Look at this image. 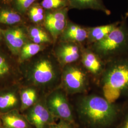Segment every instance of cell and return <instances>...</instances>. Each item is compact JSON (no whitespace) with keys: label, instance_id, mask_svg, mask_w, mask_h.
Masks as SVG:
<instances>
[{"label":"cell","instance_id":"cell-1","mask_svg":"<svg viewBox=\"0 0 128 128\" xmlns=\"http://www.w3.org/2000/svg\"><path fill=\"white\" fill-rule=\"evenodd\" d=\"M77 106L80 119L92 128L109 127L114 122L118 114L114 104L104 97L97 96L82 97Z\"/></svg>","mask_w":128,"mask_h":128},{"label":"cell","instance_id":"cell-2","mask_svg":"<svg viewBox=\"0 0 128 128\" xmlns=\"http://www.w3.org/2000/svg\"><path fill=\"white\" fill-rule=\"evenodd\" d=\"M107 71L102 80L104 97L114 104L128 93V59L115 62Z\"/></svg>","mask_w":128,"mask_h":128},{"label":"cell","instance_id":"cell-3","mask_svg":"<svg viewBox=\"0 0 128 128\" xmlns=\"http://www.w3.org/2000/svg\"><path fill=\"white\" fill-rule=\"evenodd\" d=\"M91 45L90 49L100 58H110L128 48V26L124 20L100 41Z\"/></svg>","mask_w":128,"mask_h":128},{"label":"cell","instance_id":"cell-4","mask_svg":"<svg viewBox=\"0 0 128 128\" xmlns=\"http://www.w3.org/2000/svg\"><path fill=\"white\" fill-rule=\"evenodd\" d=\"M69 10L65 8L46 12L43 26L54 41L59 38L68 24Z\"/></svg>","mask_w":128,"mask_h":128},{"label":"cell","instance_id":"cell-5","mask_svg":"<svg viewBox=\"0 0 128 128\" xmlns=\"http://www.w3.org/2000/svg\"><path fill=\"white\" fill-rule=\"evenodd\" d=\"M46 105L54 117L73 123L74 116L68 101L64 93L56 91L48 97Z\"/></svg>","mask_w":128,"mask_h":128},{"label":"cell","instance_id":"cell-6","mask_svg":"<svg viewBox=\"0 0 128 128\" xmlns=\"http://www.w3.org/2000/svg\"><path fill=\"white\" fill-rule=\"evenodd\" d=\"M62 80L64 87L71 94L84 91L87 85L86 74L79 67L71 64L66 66L63 72Z\"/></svg>","mask_w":128,"mask_h":128},{"label":"cell","instance_id":"cell-7","mask_svg":"<svg viewBox=\"0 0 128 128\" xmlns=\"http://www.w3.org/2000/svg\"><path fill=\"white\" fill-rule=\"evenodd\" d=\"M54 117L46 104L38 102L28 110L26 118L35 128H48L54 122Z\"/></svg>","mask_w":128,"mask_h":128},{"label":"cell","instance_id":"cell-8","mask_svg":"<svg viewBox=\"0 0 128 128\" xmlns=\"http://www.w3.org/2000/svg\"><path fill=\"white\" fill-rule=\"evenodd\" d=\"M54 66L48 59L43 58L38 60L32 68V81L38 85H46L52 82L56 78Z\"/></svg>","mask_w":128,"mask_h":128},{"label":"cell","instance_id":"cell-9","mask_svg":"<svg viewBox=\"0 0 128 128\" xmlns=\"http://www.w3.org/2000/svg\"><path fill=\"white\" fill-rule=\"evenodd\" d=\"M82 48L80 44L76 43L61 41L56 51V54L60 63L63 65L71 64L81 57Z\"/></svg>","mask_w":128,"mask_h":128},{"label":"cell","instance_id":"cell-10","mask_svg":"<svg viewBox=\"0 0 128 128\" xmlns=\"http://www.w3.org/2000/svg\"><path fill=\"white\" fill-rule=\"evenodd\" d=\"M88 27L78 24L69 20L59 38L61 41H68L80 44L87 41Z\"/></svg>","mask_w":128,"mask_h":128},{"label":"cell","instance_id":"cell-11","mask_svg":"<svg viewBox=\"0 0 128 128\" xmlns=\"http://www.w3.org/2000/svg\"><path fill=\"white\" fill-rule=\"evenodd\" d=\"M4 34L7 44L11 51L16 55L20 53L26 40L23 30L20 28L10 29L5 30Z\"/></svg>","mask_w":128,"mask_h":128},{"label":"cell","instance_id":"cell-12","mask_svg":"<svg viewBox=\"0 0 128 128\" xmlns=\"http://www.w3.org/2000/svg\"><path fill=\"white\" fill-rule=\"evenodd\" d=\"M120 22H121L119 21L101 26L88 27L87 42L90 44H92L100 41L117 27Z\"/></svg>","mask_w":128,"mask_h":128},{"label":"cell","instance_id":"cell-13","mask_svg":"<svg viewBox=\"0 0 128 128\" xmlns=\"http://www.w3.org/2000/svg\"><path fill=\"white\" fill-rule=\"evenodd\" d=\"M5 128H30V123L26 117L16 110L4 113L0 117Z\"/></svg>","mask_w":128,"mask_h":128},{"label":"cell","instance_id":"cell-14","mask_svg":"<svg viewBox=\"0 0 128 128\" xmlns=\"http://www.w3.org/2000/svg\"><path fill=\"white\" fill-rule=\"evenodd\" d=\"M70 9H91L101 11L107 15L111 14L102 0H68Z\"/></svg>","mask_w":128,"mask_h":128},{"label":"cell","instance_id":"cell-15","mask_svg":"<svg viewBox=\"0 0 128 128\" xmlns=\"http://www.w3.org/2000/svg\"><path fill=\"white\" fill-rule=\"evenodd\" d=\"M81 59L84 66L92 73L96 74L101 71V58L90 48H82Z\"/></svg>","mask_w":128,"mask_h":128},{"label":"cell","instance_id":"cell-16","mask_svg":"<svg viewBox=\"0 0 128 128\" xmlns=\"http://www.w3.org/2000/svg\"><path fill=\"white\" fill-rule=\"evenodd\" d=\"M48 32L40 27H33L30 30V36L33 43L43 45L51 42V38Z\"/></svg>","mask_w":128,"mask_h":128},{"label":"cell","instance_id":"cell-17","mask_svg":"<svg viewBox=\"0 0 128 128\" xmlns=\"http://www.w3.org/2000/svg\"><path fill=\"white\" fill-rule=\"evenodd\" d=\"M18 98L13 92H8L0 96V111L4 112L14 108L18 104Z\"/></svg>","mask_w":128,"mask_h":128},{"label":"cell","instance_id":"cell-18","mask_svg":"<svg viewBox=\"0 0 128 128\" xmlns=\"http://www.w3.org/2000/svg\"><path fill=\"white\" fill-rule=\"evenodd\" d=\"M36 91L32 88L23 90L20 94L21 109L26 110L30 108L35 104L37 100Z\"/></svg>","mask_w":128,"mask_h":128},{"label":"cell","instance_id":"cell-19","mask_svg":"<svg viewBox=\"0 0 128 128\" xmlns=\"http://www.w3.org/2000/svg\"><path fill=\"white\" fill-rule=\"evenodd\" d=\"M43 49L42 45L34 43H28L23 46L20 52V59L21 61L28 60L37 54Z\"/></svg>","mask_w":128,"mask_h":128},{"label":"cell","instance_id":"cell-20","mask_svg":"<svg viewBox=\"0 0 128 128\" xmlns=\"http://www.w3.org/2000/svg\"><path fill=\"white\" fill-rule=\"evenodd\" d=\"M40 5L46 10H54L65 8L70 9L68 0H42Z\"/></svg>","mask_w":128,"mask_h":128},{"label":"cell","instance_id":"cell-21","mask_svg":"<svg viewBox=\"0 0 128 128\" xmlns=\"http://www.w3.org/2000/svg\"><path fill=\"white\" fill-rule=\"evenodd\" d=\"M46 12L40 4L33 5L29 10V16L30 20L34 23L40 24L43 22Z\"/></svg>","mask_w":128,"mask_h":128},{"label":"cell","instance_id":"cell-22","mask_svg":"<svg viewBox=\"0 0 128 128\" xmlns=\"http://www.w3.org/2000/svg\"><path fill=\"white\" fill-rule=\"evenodd\" d=\"M21 17L18 14L8 10H2L0 12V23L12 25L18 23Z\"/></svg>","mask_w":128,"mask_h":128},{"label":"cell","instance_id":"cell-23","mask_svg":"<svg viewBox=\"0 0 128 128\" xmlns=\"http://www.w3.org/2000/svg\"><path fill=\"white\" fill-rule=\"evenodd\" d=\"M37 0H16L17 8L21 12H24L32 6Z\"/></svg>","mask_w":128,"mask_h":128},{"label":"cell","instance_id":"cell-24","mask_svg":"<svg viewBox=\"0 0 128 128\" xmlns=\"http://www.w3.org/2000/svg\"><path fill=\"white\" fill-rule=\"evenodd\" d=\"M9 71V64L4 58L0 55V77L6 75Z\"/></svg>","mask_w":128,"mask_h":128},{"label":"cell","instance_id":"cell-25","mask_svg":"<svg viewBox=\"0 0 128 128\" xmlns=\"http://www.w3.org/2000/svg\"><path fill=\"white\" fill-rule=\"evenodd\" d=\"M72 123L63 120H60L58 123H53L48 128H72Z\"/></svg>","mask_w":128,"mask_h":128},{"label":"cell","instance_id":"cell-26","mask_svg":"<svg viewBox=\"0 0 128 128\" xmlns=\"http://www.w3.org/2000/svg\"><path fill=\"white\" fill-rule=\"evenodd\" d=\"M119 128H128V112L124 116Z\"/></svg>","mask_w":128,"mask_h":128},{"label":"cell","instance_id":"cell-27","mask_svg":"<svg viewBox=\"0 0 128 128\" xmlns=\"http://www.w3.org/2000/svg\"><path fill=\"white\" fill-rule=\"evenodd\" d=\"M126 17L128 18V12H127L126 14Z\"/></svg>","mask_w":128,"mask_h":128},{"label":"cell","instance_id":"cell-28","mask_svg":"<svg viewBox=\"0 0 128 128\" xmlns=\"http://www.w3.org/2000/svg\"><path fill=\"white\" fill-rule=\"evenodd\" d=\"M1 119H0V127H1V126H0V125H1V121H2V120H0Z\"/></svg>","mask_w":128,"mask_h":128},{"label":"cell","instance_id":"cell-29","mask_svg":"<svg viewBox=\"0 0 128 128\" xmlns=\"http://www.w3.org/2000/svg\"><path fill=\"white\" fill-rule=\"evenodd\" d=\"M0 128H2V127H0Z\"/></svg>","mask_w":128,"mask_h":128}]
</instances>
